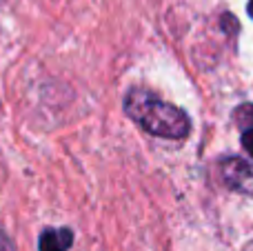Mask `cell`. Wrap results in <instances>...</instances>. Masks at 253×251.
Masks as SVG:
<instances>
[{
    "label": "cell",
    "mask_w": 253,
    "mask_h": 251,
    "mask_svg": "<svg viewBox=\"0 0 253 251\" xmlns=\"http://www.w3.org/2000/svg\"><path fill=\"white\" fill-rule=\"evenodd\" d=\"M74 245V231L62 227V229H44L40 234L38 249L40 251H67Z\"/></svg>",
    "instance_id": "cell-3"
},
{
    "label": "cell",
    "mask_w": 253,
    "mask_h": 251,
    "mask_svg": "<svg viewBox=\"0 0 253 251\" xmlns=\"http://www.w3.org/2000/svg\"><path fill=\"white\" fill-rule=\"evenodd\" d=\"M242 147H245V151L253 158V127H247L245 131H242Z\"/></svg>",
    "instance_id": "cell-4"
},
{
    "label": "cell",
    "mask_w": 253,
    "mask_h": 251,
    "mask_svg": "<svg viewBox=\"0 0 253 251\" xmlns=\"http://www.w3.org/2000/svg\"><path fill=\"white\" fill-rule=\"evenodd\" d=\"M247 11H249V16L253 18V0H249V4H247Z\"/></svg>",
    "instance_id": "cell-6"
},
{
    "label": "cell",
    "mask_w": 253,
    "mask_h": 251,
    "mask_svg": "<svg viewBox=\"0 0 253 251\" xmlns=\"http://www.w3.org/2000/svg\"><path fill=\"white\" fill-rule=\"evenodd\" d=\"M220 173H222V180L227 182V187L242 194H253V169L247 160L238 158H227L220 165Z\"/></svg>",
    "instance_id": "cell-2"
},
{
    "label": "cell",
    "mask_w": 253,
    "mask_h": 251,
    "mask_svg": "<svg viewBox=\"0 0 253 251\" xmlns=\"http://www.w3.org/2000/svg\"><path fill=\"white\" fill-rule=\"evenodd\" d=\"M0 251H13L11 240L7 238V234H4V231H0Z\"/></svg>",
    "instance_id": "cell-5"
},
{
    "label": "cell",
    "mask_w": 253,
    "mask_h": 251,
    "mask_svg": "<svg viewBox=\"0 0 253 251\" xmlns=\"http://www.w3.org/2000/svg\"><path fill=\"white\" fill-rule=\"evenodd\" d=\"M125 111L147 133L169 140H184L191 133V118L187 111L160 100L147 89H131L125 98Z\"/></svg>",
    "instance_id": "cell-1"
}]
</instances>
